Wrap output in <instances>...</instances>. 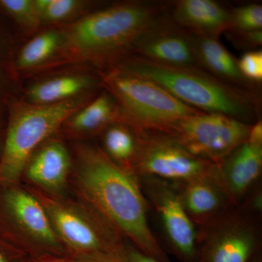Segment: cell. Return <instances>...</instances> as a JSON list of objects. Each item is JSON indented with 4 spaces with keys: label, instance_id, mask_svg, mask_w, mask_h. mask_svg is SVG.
I'll return each mask as SVG.
<instances>
[{
    "label": "cell",
    "instance_id": "d6986e66",
    "mask_svg": "<svg viewBox=\"0 0 262 262\" xmlns=\"http://www.w3.org/2000/svg\"><path fill=\"white\" fill-rule=\"evenodd\" d=\"M119 120L118 106L112 95L106 91L71 115L63 125L77 134H91L105 130Z\"/></svg>",
    "mask_w": 262,
    "mask_h": 262
},
{
    "label": "cell",
    "instance_id": "7a4b0ae2",
    "mask_svg": "<svg viewBox=\"0 0 262 262\" xmlns=\"http://www.w3.org/2000/svg\"><path fill=\"white\" fill-rule=\"evenodd\" d=\"M164 8L153 3L130 2L90 13L62 29L61 47L45 67L118 61L163 18Z\"/></svg>",
    "mask_w": 262,
    "mask_h": 262
},
{
    "label": "cell",
    "instance_id": "484cf974",
    "mask_svg": "<svg viewBox=\"0 0 262 262\" xmlns=\"http://www.w3.org/2000/svg\"><path fill=\"white\" fill-rule=\"evenodd\" d=\"M239 72L251 83H259L262 80V51H250L237 60Z\"/></svg>",
    "mask_w": 262,
    "mask_h": 262
},
{
    "label": "cell",
    "instance_id": "ffe728a7",
    "mask_svg": "<svg viewBox=\"0 0 262 262\" xmlns=\"http://www.w3.org/2000/svg\"><path fill=\"white\" fill-rule=\"evenodd\" d=\"M61 31H46L31 39L19 51L13 61L14 72L45 67L52 61L61 47Z\"/></svg>",
    "mask_w": 262,
    "mask_h": 262
},
{
    "label": "cell",
    "instance_id": "7402d4cb",
    "mask_svg": "<svg viewBox=\"0 0 262 262\" xmlns=\"http://www.w3.org/2000/svg\"><path fill=\"white\" fill-rule=\"evenodd\" d=\"M9 50L8 37L0 26V152L4 139L8 105L13 99L10 96V83L14 70Z\"/></svg>",
    "mask_w": 262,
    "mask_h": 262
},
{
    "label": "cell",
    "instance_id": "44dd1931",
    "mask_svg": "<svg viewBox=\"0 0 262 262\" xmlns=\"http://www.w3.org/2000/svg\"><path fill=\"white\" fill-rule=\"evenodd\" d=\"M103 151L110 159L130 171L137 149V136L130 127L120 122L108 126L103 135Z\"/></svg>",
    "mask_w": 262,
    "mask_h": 262
},
{
    "label": "cell",
    "instance_id": "e0dca14e",
    "mask_svg": "<svg viewBox=\"0 0 262 262\" xmlns=\"http://www.w3.org/2000/svg\"><path fill=\"white\" fill-rule=\"evenodd\" d=\"M71 165L70 154L61 143L51 141L29 160L27 175L37 185L52 191L64 186Z\"/></svg>",
    "mask_w": 262,
    "mask_h": 262
},
{
    "label": "cell",
    "instance_id": "52a82bcc",
    "mask_svg": "<svg viewBox=\"0 0 262 262\" xmlns=\"http://www.w3.org/2000/svg\"><path fill=\"white\" fill-rule=\"evenodd\" d=\"M251 125L222 114L201 113L181 119L164 133L196 158L218 165L247 141Z\"/></svg>",
    "mask_w": 262,
    "mask_h": 262
},
{
    "label": "cell",
    "instance_id": "9a60e30c",
    "mask_svg": "<svg viewBox=\"0 0 262 262\" xmlns=\"http://www.w3.org/2000/svg\"><path fill=\"white\" fill-rule=\"evenodd\" d=\"M211 173L189 182L175 183L183 206L196 226L234 207Z\"/></svg>",
    "mask_w": 262,
    "mask_h": 262
},
{
    "label": "cell",
    "instance_id": "9c48e42d",
    "mask_svg": "<svg viewBox=\"0 0 262 262\" xmlns=\"http://www.w3.org/2000/svg\"><path fill=\"white\" fill-rule=\"evenodd\" d=\"M57 234L72 248L86 254L111 256L125 262L127 246L121 234L96 210L86 215L55 201L41 202Z\"/></svg>",
    "mask_w": 262,
    "mask_h": 262
},
{
    "label": "cell",
    "instance_id": "8fae6325",
    "mask_svg": "<svg viewBox=\"0 0 262 262\" xmlns=\"http://www.w3.org/2000/svg\"><path fill=\"white\" fill-rule=\"evenodd\" d=\"M262 145L246 141L212 169L211 176L232 206H241L261 184Z\"/></svg>",
    "mask_w": 262,
    "mask_h": 262
},
{
    "label": "cell",
    "instance_id": "ac0fdd59",
    "mask_svg": "<svg viewBox=\"0 0 262 262\" xmlns=\"http://www.w3.org/2000/svg\"><path fill=\"white\" fill-rule=\"evenodd\" d=\"M95 85L88 75H64L53 77L33 84L27 93V102L51 105L63 102L86 94Z\"/></svg>",
    "mask_w": 262,
    "mask_h": 262
},
{
    "label": "cell",
    "instance_id": "8992f818",
    "mask_svg": "<svg viewBox=\"0 0 262 262\" xmlns=\"http://www.w3.org/2000/svg\"><path fill=\"white\" fill-rule=\"evenodd\" d=\"M196 227V262H249L261 250V215L242 207Z\"/></svg>",
    "mask_w": 262,
    "mask_h": 262
},
{
    "label": "cell",
    "instance_id": "83f0119b",
    "mask_svg": "<svg viewBox=\"0 0 262 262\" xmlns=\"http://www.w3.org/2000/svg\"><path fill=\"white\" fill-rule=\"evenodd\" d=\"M125 262H160L141 252L134 246H127Z\"/></svg>",
    "mask_w": 262,
    "mask_h": 262
},
{
    "label": "cell",
    "instance_id": "7c38bea8",
    "mask_svg": "<svg viewBox=\"0 0 262 262\" xmlns=\"http://www.w3.org/2000/svg\"><path fill=\"white\" fill-rule=\"evenodd\" d=\"M161 20L136 42V56L162 64L196 67L192 34Z\"/></svg>",
    "mask_w": 262,
    "mask_h": 262
},
{
    "label": "cell",
    "instance_id": "3957f363",
    "mask_svg": "<svg viewBox=\"0 0 262 262\" xmlns=\"http://www.w3.org/2000/svg\"><path fill=\"white\" fill-rule=\"evenodd\" d=\"M118 64L159 84L187 106L218 113L248 124L256 119L254 99L247 91L230 85L196 67H175L134 56Z\"/></svg>",
    "mask_w": 262,
    "mask_h": 262
},
{
    "label": "cell",
    "instance_id": "603a6c76",
    "mask_svg": "<svg viewBox=\"0 0 262 262\" xmlns=\"http://www.w3.org/2000/svg\"><path fill=\"white\" fill-rule=\"evenodd\" d=\"M0 14L9 17L26 32H36L42 24L35 0H0Z\"/></svg>",
    "mask_w": 262,
    "mask_h": 262
},
{
    "label": "cell",
    "instance_id": "f1b7e54d",
    "mask_svg": "<svg viewBox=\"0 0 262 262\" xmlns=\"http://www.w3.org/2000/svg\"><path fill=\"white\" fill-rule=\"evenodd\" d=\"M247 141L256 145H262V122L259 119L251 125Z\"/></svg>",
    "mask_w": 262,
    "mask_h": 262
},
{
    "label": "cell",
    "instance_id": "f546056e",
    "mask_svg": "<svg viewBox=\"0 0 262 262\" xmlns=\"http://www.w3.org/2000/svg\"><path fill=\"white\" fill-rule=\"evenodd\" d=\"M75 262H122L111 256L99 254H85L84 257L79 258Z\"/></svg>",
    "mask_w": 262,
    "mask_h": 262
},
{
    "label": "cell",
    "instance_id": "2e32d148",
    "mask_svg": "<svg viewBox=\"0 0 262 262\" xmlns=\"http://www.w3.org/2000/svg\"><path fill=\"white\" fill-rule=\"evenodd\" d=\"M196 66L203 67L215 78L235 87L252 88L239 72L237 60L215 38L192 34ZM204 70V71H205Z\"/></svg>",
    "mask_w": 262,
    "mask_h": 262
},
{
    "label": "cell",
    "instance_id": "1f68e13d",
    "mask_svg": "<svg viewBox=\"0 0 262 262\" xmlns=\"http://www.w3.org/2000/svg\"><path fill=\"white\" fill-rule=\"evenodd\" d=\"M0 262H8V258L1 249H0Z\"/></svg>",
    "mask_w": 262,
    "mask_h": 262
},
{
    "label": "cell",
    "instance_id": "5b68a950",
    "mask_svg": "<svg viewBox=\"0 0 262 262\" xmlns=\"http://www.w3.org/2000/svg\"><path fill=\"white\" fill-rule=\"evenodd\" d=\"M101 79L118 106L119 122L130 127L136 135L144 131L166 132L181 119L202 113L118 63L102 72Z\"/></svg>",
    "mask_w": 262,
    "mask_h": 262
},
{
    "label": "cell",
    "instance_id": "6da1fadb",
    "mask_svg": "<svg viewBox=\"0 0 262 262\" xmlns=\"http://www.w3.org/2000/svg\"><path fill=\"white\" fill-rule=\"evenodd\" d=\"M79 166V182L93 208L141 252L171 262L150 227L149 206L139 177L98 148H83Z\"/></svg>",
    "mask_w": 262,
    "mask_h": 262
},
{
    "label": "cell",
    "instance_id": "277c9868",
    "mask_svg": "<svg viewBox=\"0 0 262 262\" xmlns=\"http://www.w3.org/2000/svg\"><path fill=\"white\" fill-rule=\"evenodd\" d=\"M92 98L85 94L51 105L12 100L0 152V186L15 184L39 144Z\"/></svg>",
    "mask_w": 262,
    "mask_h": 262
},
{
    "label": "cell",
    "instance_id": "4dcf8cb0",
    "mask_svg": "<svg viewBox=\"0 0 262 262\" xmlns=\"http://www.w3.org/2000/svg\"><path fill=\"white\" fill-rule=\"evenodd\" d=\"M249 262H262V252L261 250L260 251H258L256 255L252 258H251V261Z\"/></svg>",
    "mask_w": 262,
    "mask_h": 262
},
{
    "label": "cell",
    "instance_id": "cb8c5ba5",
    "mask_svg": "<svg viewBox=\"0 0 262 262\" xmlns=\"http://www.w3.org/2000/svg\"><path fill=\"white\" fill-rule=\"evenodd\" d=\"M42 23L56 24L69 20L83 8L79 0H35Z\"/></svg>",
    "mask_w": 262,
    "mask_h": 262
},
{
    "label": "cell",
    "instance_id": "d4e9b609",
    "mask_svg": "<svg viewBox=\"0 0 262 262\" xmlns=\"http://www.w3.org/2000/svg\"><path fill=\"white\" fill-rule=\"evenodd\" d=\"M261 5L252 4L230 10V32H251L261 30Z\"/></svg>",
    "mask_w": 262,
    "mask_h": 262
},
{
    "label": "cell",
    "instance_id": "4316f807",
    "mask_svg": "<svg viewBox=\"0 0 262 262\" xmlns=\"http://www.w3.org/2000/svg\"><path fill=\"white\" fill-rule=\"evenodd\" d=\"M232 37L237 39L236 43L247 48H256L261 46L262 31L256 30L251 32H231Z\"/></svg>",
    "mask_w": 262,
    "mask_h": 262
},
{
    "label": "cell",
    "instance_id": "4fadbf2b",
    "mask_svg": "<svg viewBox=\"0 0 262 262\" xmlns=\"http://www.w3.org/2000/svg\"><path fill=\"white\" fill-rule=\"evenodd\" d=\"M6 222L18 225L48 246H56L58 243V236L42 203L15 184L0 186V224Z\"/></svg>",
    "mask_w": 262,
    "mask_h": 262
},
{
    "label": "cell",
    "instance_id": "30bf717a",
    "mask_svg": "<svg viewBox=\"0 0 262 262\" xmlns=\"http://www.w3.org/2000/svg\"><path fill=\"white\" fill-rule=\"evenodd\" d=\"M139 179L174 256L182 262H196V227L183 206L175 183L152 177Z\"/></svg>",
    "mask_w": 262,
    "mask_h": 262
},
{
    "label": "cell",
    "instance_id": "5bb4252c",
    "mask_svg": "<svg viewBox=\"0 0 262 262\" xmlns=\"http://www.w3.org/2000/svg\"><path fill=\"white\" fill-rule=\"evenodd\" d=\"M172 15L177 25L194 35L218 39L230 27V10L212 0H179Z\"/></svg>",
    "mask_w": 262,
    "mask_h": 262
},
{
    "label": "cell",
    "instance_id": "ba28073f",
    "mask_svg": "<svg viewBox=\"0 0 262 262\" xmlns=\"http://www.w3.org/2000/svg\"><path fill=\"white\" fill-rule=\"evenodd\" d=\"M131 173L173 183L189 182L211 173L214 164L196 158L171 136L161 131L138 134Z\"/></svg>",
    "mask_w": 262,
    "mask_h": 262
}]
</instances>
